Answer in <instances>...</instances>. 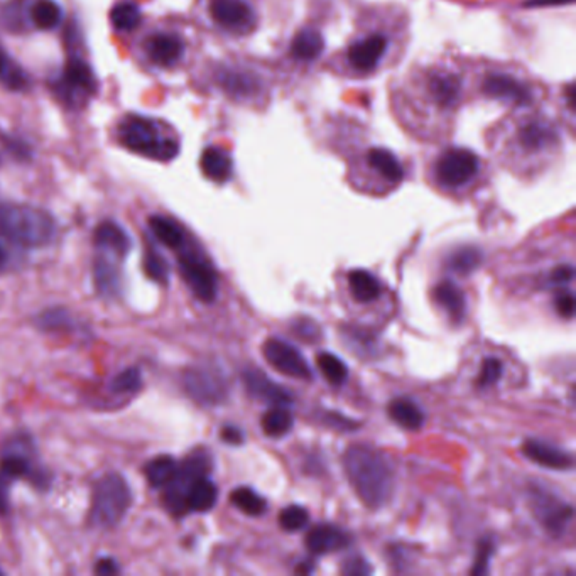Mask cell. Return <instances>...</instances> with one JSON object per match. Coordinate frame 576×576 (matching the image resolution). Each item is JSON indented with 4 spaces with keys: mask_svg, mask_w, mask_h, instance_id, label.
<instances>
[{
    "mask_svg": "<svg viewBox=\"0 0 576 576\" xmlns=\"http://www.w3.org/2000/svg\"><path fill=\"white\" fill-rule=\"evenodd\" d=\"M343 468L359 499L372 509L384 506L394 492V470L387 456L370 445H351Z\"/></svg>",
    "mask_w": 576,
    "mask_h": 576,
    "instance_id": "6da1fadb",
    "label": "cell"
},
{
    "mask_svg": "<svg viewBox=\"0 0 576 576\" xmlns=\"http://www.w3.org/2000/svg\"><path fill=\"white\" fill-rule=\"evenodd\" d=\"M55 232L53 217L42 208L22 203L0 205V235L15 245L44 247L53 240Z\"/></svg>",
    "mask_w": 576,
    "mask_h": 576,
    "instance_id": "7a4b0ae2",
    "label": "cell"
},
{
    "mask_svg": "<svg viewBox=\"0 0 576 576\" xmlns=\"http://www.w3.org/2000/svg\"><path fill=\"white\" fill-rule=\"evenodd\" d=\"M119 141L136 155L166 163L180 153V144L161 122L142 115H127L117 128Z\"/></svg>",
    "mask_w": 576,
    "mask_h": 576,
    "instance_id": "3957f363",
    "label": "cell"
},
{
    "mask_svg": "<svg viewBox=\"0 0 576 576\" xmlns=\"http://www.w3.org/2000/svg\"><path fill=\"white\" fill-rule=\"evenodd\" d=\"M130 504L132 492L126 478L119 474H107L95 485L90 519L99 527H113L126 518Z\"/></svg>",
    "mask_w": 576,
    "mask_h": 576,
    "instance_id": "277c9868",
    "label": "cell"
},
{
    "mask_svg": "<svg viewBox=\"0 0 576 576\" xmlns=\"http://www.w3.org/2000/svg\"><path fill=\"white\" fill-rule=\"evenodd\" d=\"M210 456L208 453H193L183 464L178 465V472L174 478L166 485V506L176 516H183L186 509V493L193 482L198 478L207 477L210 472Z\"/></svg>",
    "mask_w": 576,
    "mask_h": 576,
    "instance_id": "5b68a950",
    "label": "cell"
},
{
    "mask_svg": "<svg viewBox=\"0 0 576 576\" xmlns=\"http://www.w3.org/2000/svg\"><path fill=\"white\" fill-rule=\"evenodd\" d=\"M180 270L184 282L199 301L213 303L217 299V274L201 253L197 251H183L180 253Z\"/></svg>",
    "mask_w": 576,
    "mask_h": 576,
    "instance_id": "8992f818",
    "label": "cell"
},
{
    "mask_svg": "<svg viewBox=\"0 0 576 576\" xmlns=\"http://www.w3.org/2000/svg\"><path fill=\"white\" fill-rule=\"evenodd\" d=\"M58 95L70 105H82L84 99H90L97 92V76L90 65L80 58H70L61 78L57 84Z\"/></svg>",
    "mask_w": 576,
    "mask_h": 576,
    "instance_id": "52a82bcc",
    "label": "cell"
},
{
    "mask_svg": "<svg viewBox=\"0 0 576 576\" xmlns=\"http://www.w3.org/2000/svg\"><path fill=\"white\" fill-rule=\"evenodd\" d=\"M184 389L197 403L217 406L224 403L228 394L226 382L218 372L208 367H195L184 374Z\"/></svg>",
    "mask_w": 576,
    "mask_h": 576,
    "instance_id": "ba28073f",
    "label": "cell"
},
{
    "mask_svg": "<svg viewBox=\"0 0 576 576\" xmlns=\"http://www.w3.org/2000/svg\"><path fill=\"white\" fill-rule=\"evenodd\" d=\"M262 353L270 366L288 377L309 380L313 377L305 357L301 351L279 338H269L262 347Z\"/></svg>",
    "mask_w": 576,
    "mask_h": 576,
    "instance_id": "9c48e42d",
    "label": "cell"
},
{
    "mask_svg": "<svg viewBox=\"0 0 576 576\" xmlns=\"http://www.w3.org/2000/svg\"><path fill=\"white\" fill-rule=\"evenodd\" d=\"M478 171L477 155L466 149H451L436 164L438 182L450 188L468 183Z\"/></svg>",
    "mask_w": 576,
    "mask_h": 576,
    "instance_id": "30bf717a",
    "label": "cell"
},
{
    "mask_svg": "<svg viewBox=\"0 0 576 576\" xmlns=\"http://www.w3.org/2000/svg\"><path fill=\"white\" fill-rule=\"evenodd\" d=\"M242 379H244V385H245L247 393L249 395H253V399L264 401V403L274 404V406H286V408L291 406L293 395L288 393L282 385L269 379L261 368H255V367L245 368L242 372Z\"/></svg>",
    "mask_w": 576,
    "mask_h": 576,
    "instance_id": "8fae6325",
    "label": "cell"
},
{
    "mask_svg": "<svg viewBox=\"0 0 576 576\" xmlns=\"http://www.w3.org/2000/svg\"><path fill=\"white\" fill-rule=\"evenodd\" d=\"M533 507H535L536 516L541 520V524L548 529L553 535H562L564 531V526L573 518V509L572 506H566L549 493L539 492L536 489L533 493Z\"/></svg>",
    "mask_w": 576,
    "mask_h": 576,
    "instance_id": "7c38bea8",
    "label": "cell"
},
{
    "mask_svg": "<svg viewBox=\"0 0 576 576\" xmlns=\"http://www.w3.org/2000/svg\"><path fill=\"white\" fill-rule=\"evenodd\" d=\"M213 21L228 31H244L253 26V13L245 0H211Z\"/></svg>",
    "mask_w": 576,
    "mask_h": 576,
    "instance_id": "4fadbf2b",
    "label": "cell"
},
{
    "mask_svg": "<svg viewBox=\"0 0 576 576\" xmlns=\"http://www.w3.org/2000/svg\"><path fill=\"white\" fill-rule=\"evenodd\" d=\"M305 545L313 554L337 553L350 545V536L332 524L315 526L305 539Z\"/></svg>",
    "mask_w": 576,
    "mask_h": 576,
    "instance_id": "5bb4252c",
    "label": "cell"
},
{
    "mask_svg": "<svg viewBox=\"0 0 576 576\" xmlns=\"http://www.w3.org/2000/svg\"><path fill=\"white\" fill-rule=\"evenodd\" d=\"M522 451H524V456L529 458L531 462L551 470H570L573 466V456L568 451L545 443L541 439L526 441Z\"/></svg>",
    "mask_w": 576,
    "mask_h": 576,
    "instance_id": "9a60e30c",
    "label": "cell"
},
{
    "mask_svg": "<svg viewBox=\"0 0 576 576\" xmlns=\"http://www.w3.org/2000/svg\"><path fill=\"white\" fill-rule=\"evenodd\" d=\"M146 49L151 61L164 68L174 66L184 55L183 41L178 36L166 32L151 36L146 42Z\"/></svg>",
    "mask_w": 576,
    "mask_h": 576,
    "instance_id": "2e32d148",
    "label": "cell"
},
{
    "mask_svg": "<svg viewBox=\"0 0 576 576\" xmlns=\"http://www.w3.org/2000/svg\"><path fill=\"white\" fill-rule=\"evenodd\" d=\"M483 92L493 99L506 100L518 105H527L533 95L529 88L507 75H492L483 82Z\"/></svg>",
    "mask_w": 576,
    "mask_h": 576,
    "instance_id": "e0dca14e",
    "label": "cell"
},
{
    "mask_svg": "<svg viewBox=\"0 0 576 576\" xmlns=\"http://www.w3.org/2000/svg\"><path fill=\"white\" fill-rule=\"evenodd\" d=\"M387 49V40L382 34H372L353 44L349 49V61L355 70L367 71L377 66Z\"/></svg>",
    "mask_w": 576,
    "mask_h": 576,
    "instance_id": "ac0fdd59",
    "label": "cell"
},
{
    "mask_svg": "<svg viewBox=\"0 0 576 576\" xmlns=\"http://www.w3.org/2000/svg\"><path fill=\"white\" fill-rule=\"evenodd\" d=\"M95 244L100 251L122 259L130 249V237L127 235L126 230L115 222H103L95 230Z\"/></svg>",
    "mask_w": 576,
    "mask_h": 576,
    "instance_id": "d6986e66",
    "label": "cell"
},
{
    "mask_svg": "<svg viewBox=\"0 0 576 576\" xmlns=\"http://www.w3.org/2000/svg\"><path fill=\"white\" fill-rule=\"evenodd\" d=\"M199 166H201L203 174L215 183H226L230 180L232 171H234L232 157L220 147L205 149L201 159H199Z\"/></svg>",
    "mask_w": 576,
    "mask_h": 576,
    "instance_id": "ffe728a7",
    "label": "cell"
},
{
    "mask_svg": "<svg viewBox=\"0 0 576 576\" xmlns=\"http://www.w3.org/2000/svg\"><path fill=\"white\" fill-rule=\"evenodd\" d=\"M218 499V489L208 477L198 478L186 493V509L193 512H208Z\"/></svg>",
    "mask_w": 576,
    "mask_h": 576,
    "instance_id": "44dd1931",
    "label": "cell"
},
{
    "mask_svg": "<svg viewBox=\"0 0 576 576\" xmlns=\"http://www.w3.org/2000/svg\"><path fill=\"white\" fill-rule=\"evenodd\" d=\"M435 297L436 301L439 303V306H443L453 320H456V322L464 320L466 301H465L462 289L456 284L450 281L438 284L435 288Z\"/></svg>",
    "mask_w": 576,
    "mask_h": 576,
    "instance_id": "7402d4cb",
    "label": "cell"
},
{
    "mask_svg": "<svg viewBox=\"0 0 576 576\" xmlns=\"http://www.w3.org/2000/svg\"><path fill=\"white\" fill-rule=\"evenodd\" d=\"M389 416L395 424L406 430H420L424 422V412L421 408L406 397L394 399L389 404Z\"/></svg>",
    "mask_w": 576,
    "mask_h": 576,
    "instance_id": "603a6c76",
    "label": "cell"
},
{
    "mask_svg": "<svg viewBox=\"0 0 576 576\" xmlns=\"http://www.w3.org/2000/svg\"><path fill=\"white\" fill-rule=\"evenodd\" d=\"M483 262V253L477 247L465 245L450 253L447 259V268L456 276H470Z\"/></svg>",
    "mask_w": 576,
    "mask_h": 576,
    "instance_id": "cb8c5ba5",
    "label": "cell"
},
{
    "mask_svg": "<svg viewBox=\"0 0 576 576\" xmlns=\"http://www.w3.org/2000/svg\"><path fill=\"white\" fill-rule=\"evenodd\" d=\"M349 286H350L351 296L359 303H374L380 296V284L370 272L357 269L349 274Z\"/></svg>",
    "mask_w": 576,
    "mask_h": 576,
    "instance_id": "d4e9b609",
    "label": "cell"
},
{
    "mask_svg": "<svg viewBox=\"0 0 576 576\" xmlns=\"http://www.w3.org/2000/svg\"><path fill=\"white\" fill-rule=\"evenodd\" d=\"M323 36L313 29L301 31L291 44V53L296 59L313 61L323 53Z\"/></svg>",
    "mask_w": 576,
    "mask_h": 576,
    "instance_id": "484cf974",
    "label": "cell"
},
{
    "mask_svg": "<svg viewBox=\"0 0 576 576\" xmlns=\"http://www.w3.org/2000/svg\"><path fill=\"white\" fill-rule=\"evenodd\" d=\"M176 472H178V462L174 458L168 456V455L157 456V458L146 465V468H144V475L147 478L149 485L155 487V489L166 487L169 482L176 475Z\"/></svg>",
    "mask_w": 576,
    "mask_h": 576,
    "instance_id": "4316f807",
    "label": "cell"
},
{
    "mask_svg": "<svg viewBox=\"0 0 576 576\" xmlns=\"http://www.w3.org/2000/svg\"><path fill=\"white\" fill-rule=\"evenodd\" d=\"M149 226H151L155 239L159 240L161 244H164L169 249H183V230L176 222L169 220L166 217L155 215L149 218Z\"/></svg>",
    "mask_w": 576,
    "mask_h": 576,
    "instance_id": "83f0119b",
    "label": "cell"
},
{
    "mask_svg": "<svg viewBox=\"0 0 576 576\" xmlns=\"http://www.w3.org/2000/svg\"><path fill=\"white\" fill-rule=\"evenodd\" d=\"M95 286L100 295L113 296L120 289V274L115 262L102 255L95 261Z\"/></svg>",
    "mask_w": 576,
    "mask_h": 576,
    "instance_id": "f1b7e54d",
    "label": "cell"
},
{
    "mask_svg": "<svg viewBox=\"0 0 576 576\" xmlns=\"http://www.w3.org/2000/svg\"><path fill=\"white\" fill-rule=\"evenodd\" d=\"M367 159H368L370 168L376 169L385 180H389L393 183H397V182L403 180V176H404L403 166H401V163L397 161V157L391 151H387V149H372L367 155Z\"/></svg>",
    "mask_w": 576,
    "mask_h": 576,
    "instance_id": "f546056e",
    "label": "cell"
},
{
    "mask_svg": "<svg viewBox=\"0 0 576 576\" xmlns=\"http://www.w3.org/2000/svg\"><path fill=\"white\" fill-rule=\"evenodd\" d=\"M262 431L270 438H281L293 430L295 418L286 406H274L262 416Z\"/></svg>",
    "mask_w": 576,
    "mask_h": 576,
    "instance_id": "4dcf8cb0",
    "label": "cell"
},
{
    "mask_svg": "<svg viewBox=\"0 0 576 576\" xmlns=\"http://www.w3.org/2000/svg\"><path fill=\"white\" fill-rule=\"evenodd\" d=\"M63 17V11L57 0H36L31 7V19L36 28L51 31L58 28Z\"/></svg>",
    "mask_w": 576,
    "mask_h": 576,
    "instance_id": "1f68e13d",
    "label": "cell"
},
{
    "mask_svg": "<svg viewBox=\"0 0 576 576\" xmlns=\"http://www.w3.org/2000/svg\"><path fill=\"white\" fill-rule=\"evenodd\" d=\"M0 84L14 92H21L28 88L29 84L28 75L2 48H0Z\"/></svg>",
    "mask_w": 576,
    "mask_h": 576,
    "instance_id": "d6a6232c",
    "label": "cell"
},
{
    "mask_svg": "<svg viewBox=\"0 0 576 576\" xmlns=\"http://www.w3.org/2000/svg\"><path fill=\"white\" fill-rule=\"evenodd\" d=\"M230 501L232 504L242 510L244 514L251 516V518H257L262 516L266 512V501L257 492H253V489L249 487H239L234 492L230 493Z\"/></svg>",
    "mask_w": 576,
    "mask_h": 576,
    "instance_id": "836d02e7",
    "label": "cell"
},
{
    "mask_svg": "<svg viewBox=\"0 0 576 576\" xmlns=\"http://www.w3.org/2000/svg\"><path fill=\"white\" fill-rule=\"evenodd\" d=\"M218 82L230 95H237V97L253 95V90L257 86L253 76L240 73V71H222L218 76Z\"/></svg>",
    "mask_w": 576,
    "mask_h": 576,
    "instance_id": "e575fe53",
    "label": "cell"
},
{
    "mask_svg": "<svg viewBox=\"0 0 576 576\" xmlns=\"http://www.w3.org/2000/svg\"><path fill=\"white\" fill-rule=\"evenodd\" d=\"M141 9L134 2H120L113 5L111 21L119 31H132L141 24Z\"/></svg>",
    "mask_w": 576,
    "mask_h": 576,
    "instance_id": "d590c367",
    "label": "cell"
},
{
    "mask_svg": "<svg viewBox=\"0 0 576 576\" xmlns=\"http://www.w3.org/2000/svg\"><path fill=\"white\" fill-rule=\"evenodd\" d=\"M316 364L323 372L324 379L332 385H341L349 377V368L338 359L337 355L323 351L316 357Z\"/></svg>",
    "mask_w": 576,
    "mask_h": 576,
    "instance_id": "8d00e7d4",
    "label": "cell"
},
{
    "mask_svg": "<svg viewBox=\"0 0 576 576\" xmlns=\"http://www.w3.org/2000/svg\"><path fill=\"white\" fill-rule=\"evenodd\" d=\"M460 90V80L453 75H438L431 80V92L441 105H451Z\"/></svg>",
    "mask_w": 576,
    "mask_h": 576,
    "instance_id": "74e56055",
    "label": "cell"
},
{
    "mask_svg": "<svg viewBox=\"0 0 576 576\" xmlns=\"http://www.w3.org/2000/svg\"><path fill=\"white\" fill-rule=\"evenodd\" d=\"M144 269L146 274L157 282H166L169 278V266L166 259L157 253L155 249H147L146 253V259H144Z\"/></svg>",
    "mask_w": 576,
    "mask_h": 576,
    "instance_id": "f35d334b",
    "label": "cell"
},
{
    "mask_svg": "<svg viewBox=\"0 0 576 576\" xmlns=\"http://www.w3.org/2000/svg\"><path fill=\"white\" fill-rule=\"evenodd\" d=\"M308 510L301 506H288L279 514V524L288 533H295L308 524Z\"/></svg>",
    "mask_w": 576,
    "mask_h": 576,
    "instance_id": "ab89813d",
    "label": "cell"
},
{
    "mask_svg": "<svg viewBox=\"0 0 576 576\" xmlns=\"http://www.w3.org/2000/svg\"><path fill=\"white\" fill-rule=\"evenodd\" d=\"M142 376L139 368H126L112 380V391L119 394H130L139 391Z\"/></svg>",
    "mask_w": 576,
    "mask_h": 576,
    "instance_id": "60d3db41",
    "label": "cell"
},
{
    "mask_svg": "<svg viewBox=\"0 0 576 576\" xmlns=\"http://www.w3.org/2000/svg\"><path fill=\"white\" fill-rule=\"evenodd\" d=\"M554 136L551 134V130L546 127L539 126V124H533V126L524 127L520 132V142L526 147L531 149H537L543 147L545 144H548Z\"/></svg>",
    "mask_w": 576,
    "mask_h": 576,
    "instance_id": "b9f144b4",
    "label": "cell"
},
{
    "mask_svg": "<svg viewBox=\"0 0 576 576\" xmlns=\"http://www.w3.org/2000/svg\"><path fill=\"white\" fill-rule=\"evenodd\" d=\"M502 370H504V367H502V362H501L499 359H493V357L485 359L483 366L480 368L477 387L485 389V387H489V385L497 384V382L501 380V377H502Z\"/></svg>",
    "mask_w": 576,
    "mask_h": 576,
    "instance_id": "7bdbcfd3",
    "label": "cell"
},
{
    "mask_svg": "<svg viewBox=\"0 0 576 576\" xmlns=\"http://www.w3.org/2000/svg\"><path fill=\"white\" fill-rule=\"evenodd\" d=\"M38 323H40V326L44 328V330H59V328H63V326H65V328L70 326L71 328L73 322H71V316L68 311L57 308L49 309V311L42 313L40 320H38Z\"/></svg>",
    "mask_w": 576,
    "mask_h": 576,
    "instance_id": "ee69618b",
    "label": "cell"
},
{
    "mask_svg": "<svg viewBox=\"0 0 576 576\" xmlns=\"http://www.w3.org/2000/svg\"><path fill=\"white\" fill-rule=\"evenodd\" d=\"M291 328L295 330V335L297 338H301L303 341H316L322 337V330L320 326L315 323L313 320L309 318H299L296 320L295 323L291 324Z\"/></svg>",
    "mask_w": 576,
    "mask_h": 576,
    "instance_id": "f6af8a7d",
    "label": "cell"
},
{
    "mask_svg": "<svg viewBox=\"0 0 576 576\" xmlns=\"http://www.w3.org/2000/svg\"><path fill=\"white\" fill-rule=\"evenodd\" d=\"M493 553V543L491 539H483L480 541L477 549V558H475V563H474V568H472V575H483L487 573V568H489V562L492 558Z\"/></svg>",
    "mask_w": 576,
    "mask_h": 576,
    "instance_id": "bcb514c9",
    "label": "cell"
},
{
    "mask_svg": "<svg viewBox=\"0 0 576 576\" xmlns=\"http://www.w3.org/2000/svg\"><path fill=\"white\" fill-rule=\"evenodd\" d=\"M554 306H556V311L562 315L563 318H573V315H575V297H573V295L563 291V293L556 296Z\"/></svg>",
    "mask_w": 576,
    "mask_h": 576,
    "instance_id": "7dc6e473",
    "label": "cell"
},
{
    "mask_svg": "<svg viewBox=\"0 0 576 576\" xmlns=\"http://www.w3.org/2000/svg\"><path fill=\"white\" fill-rule=\"evenodd\" d=\"M341 572L347 575H368V573H372V568L368 566V563L362 556H353L345 562Z\"/></svg>",
    "mask_w": 576,
    "mask_h": 576,
    "instance_id": "c3c4849f",
    "label": "cell"
},
{
    "mask_svg": "<svg viewBox=\"0 0 576 576\" xmlns=\"http://www.w3.org/2000/svg\"><path fill=\"white\" fill-rule=\"evenodd\" d=\"M13 482H14L13 478L0 472V514H5L9 510V495H11Z\"/></svg>",
    "mask_w": 576,
    "mask_h": 576,
    "instance_id": "681fc988",
    "label": "cell"
},
{
    "mask_svg": "<svg viewBox=\"0 0 576 576\" xmlns=\"http://www.w3.org/2000/svg\"><path fill=\"white\" fill-rule=\"evenodd\" d=\"M573 278H575V269L572 266H560V268L554 269L551 274V281L554 284H568V282L573 281Z\"/></svg>",
    "mask_w": 576,
    "mask_h": 576,
    "instance_id": "f907efd6",
    "label": "cell"
},
{
    "mask_svg": "<svg viewBox=\"0 0 576 576\" xmlns=\"http://www.w3.org/2000/svg\"><path fill=\"white\" fill-rule=\"evenodd\" d=\"M220 436H222L224 443H228V445H242L244 443V433L237 426H224Z\"/></svg>",
    "mask_w": 576,
    "mask_h": 576,
    "instance_id": "816d5d0a",
    "label": "cell"
},
{
    "mask_svg": "<svg viewBox=\"0 0 576 576\" xmlns=\"http://www.w3.org/2000/svg\"><path fill=\"white\" fill-rule=\"evenodd\" d=\"M95 572H97L99 575H115V573H119V566H117V563L111 560V558H103V560H100V562L95 564Z\"/></svg>",
    "mask_w": 576,
    "mask_h": 576,
    "instance_id": "f5cc1de1",
    "label": "cell"
},
{
    "mask_svg": "<svg viewBox=\"0 0 576 576\" xmlns=\"http://www.w3.org/2000/svg\"><path fill=\"white\" fill-rule=\"evenodd\" d=\"M575 0H527L524 7H556V5H570Z\"/></svg>",
    "mask_w": 576,
    "mask_h": 576,
    "instance_id": "db71d44e",
    "label": "cell"
},
{
    "mask_svg": "<svg viewBox=\"0 0 576 576\" xmlns=\"http://www.w3.org/2000/svg\"><path fill=\"white\" fill-rule=\"evenodd\" d=\"M7 261H9V253L5 251V247L0 244V270L7 266Z\"/></svg>",
    "mask_w": 576,
    "mask_h": 576,
    "instance_id": "11a10c76",
    "label": "cell"
},
{
    "mask_svg": "<svg viewBox=\"0 0 576 576\" xmlns=\"http://www.w3.org/2000/svg\"><path fill=\"white\" fill-rule=\"evenodd\" d=\"M0 575H2V570H0Z\"/></svg>",
    "mask_w": 576,
    "mask_h": 576,
    "instance_id": "9f6ffc18",
    "label": "cell"
}]
</instances>
